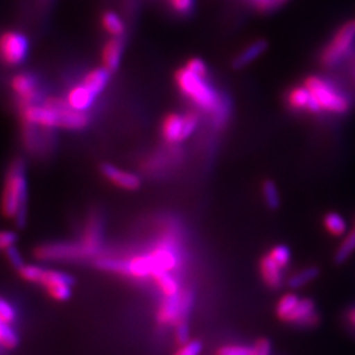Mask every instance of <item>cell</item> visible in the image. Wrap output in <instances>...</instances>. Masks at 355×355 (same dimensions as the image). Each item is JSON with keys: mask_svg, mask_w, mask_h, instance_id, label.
Wrapping results in <instances>:
<instances>
[{"mask_svg": "<svg viewBox=\"0 0 355 355\" xmlns=\"http://www.w3.org/2000/svg\"><path fill=\"white\" fill-rule=\"evenodd\" d=\"M300 297L295 293H286L284 296H282L278 304H277V318H279L280 321L286 322L287 318L293 312V309L296 308V305L299 304Z\"/></svg>", "mask_w": 355, "mask_h": 355, "instance_id": "cell-23", "label": "cell"}, {"mask_svg": "<svg viewBox=\"0 0 355 355\" xmlns=\"http://www.w3.org/2000/svg\"><path fill=\"white\" fill-rule=\"evenodd\" d=\"M96 99V95L91 92L82 82L73 86L67 91L64 102L67 103L73 110L79 112H87L89 108L94 105Z\"/></svg>", "mask_w": 355, "mask_h": 355, "instance_id": "cell-12", "label": "cell"}, {"mask_svg": "<svg viewBox=\"0 0 355 355\" xmlns=\"http://www.w3.org/2000/svg\"><path fill=\"white\" fill-rule=\"evenodd\" d=\"M175 340L179 346L190 341L189 321H179L175 325Z\"/></svg>", "mask_w": 355, "mask_h": 355, "instance_id": "cell-36", "label": "cell"}, {"mask_svg": "<svg viewBox=\"0 0 355 355\" xmlns=\"http://www.w3.org/2000/svg\"><path fill=\"white\" fill-rule=\"evenodd\" d=\"M268 48L266 40H257L252 42L248 48H245L241 53L236 55V58L232 62V67L234 70L245 69L248 64L254 62L257 58H259Z\"/></svg>", "mask_w": 355, "mask_h": 355, "instance_id": "cell-17", "label": "cell"}, {"mask_svg": "<svg viewBox=\"0 0 355 355\" xmlns=\"http://www.w3.org/2000/svg\"><path fill=\"white\" fill-rule=\"evenodd\" d=\"M282 268L288 266L290 261H291V252L287 246L284 245H278L275 248H272L268 254Z\"/></svg>", "mask_w": 355, "mask_h": 355, "instance_id": "cell-31", "label": "cell"}, {"mask_svg": "<svg viewBox=\"0 0 355 355\" xmlns=\"http://www.w3.org/2000/svg\"><path fill=\"white\" fill-rule=\"evenodd\" d=\"M175 82L179 89L204 111L214 112L218 108L220 99L215 89L204 80L203 76H196L189 69L183 67L178 70Z\"/></svg>", "mask_w": 355, "mask_h": 355, "instance_id": "cell-3", "label": "cell"}, {"mask_svg": "<svg viewBox=\"0 0 355 355\" xmlns=\"http://www.w3.org/2000/svg\"><path fill=\"white\" fill-rule=\"evenodd\" d=\"M3 350H4V347L0 345V355H1V353H3Z\"/></svg>", "mask_w": 355, "mask_h": 355, "instance_id": "cell-43", "label": "cell"}, {"mask_svg": "<svg viewBox=\"0 0 355 355\" xmlns=\"http://www.w3.org/2000/svg\"><path fill=\"white\" fill-rule=\"evenodd\" d=\"M355 252V229H353L343 240V243L340 245V248L337 249V252L334 254V262L336 265H343L345 263L352 254Z\"/></svg>", "mask_w": 355, "mask_h": 355, "instance_id": "cell-24", "label": "cell"}, {"mask_svg": "<svg viewBox=\"0 0 355 355\" xmlns=\"http://www.w3.org/2000/svg\"><path fill=\"white\" fill-rule=\"evenodd\" d=\"M101 171L103 177L121 190L135 191L140 189V178L132 171H128L112 164H104L101 167Z\"/></svg>", "mask_w": 355, "mask_h": 355, "instance_id": "cell-10", "label": "cell"}, {"mask_svg": "<svg viewBox=\"0 0 355 355\" xmlns=\"http://www.w3.org/2000/svg\"><path fill=\"white\" fill-rule=\"evenodd\" d=\"M288 104L297 111H308L311 114H318L321 111L316 98L305 86L291 89L288 94Z\"/></svg>", "mask_w": 355, "mask_h": 355, "instance_id": "cell-14", "label": "cell"}, {"mask_svg": "<svg viewBox=\"0 0 355 355\" xmlns=\"http://www.w3.org/2000/svg\"><path fill=\"white\" fill-rule=\"evenodd\" d=\"M152 279L155 282L164 296H174L180 293V286L171 271H157L153 274Z\"/></svg>", "mask_w": 355, "mask_h": 355, "instance_id": "cell-20", "label": "cell"}, {"mask_svg": "<svg viewBox=\"0 0 355 355\" xmlns=\"http://www.w3.org/2000/svg\"><path fill=\"white\" fill-rule=\"evenodd\" d=\"M282 270L283 268L270 255L262 257V259L259 262L261 277L265 282V284H267L271 290H279L280 287L283 286L284 278H283Z\"/></svg>", "mask_w": 355, "mask_h": 355, "instance_id": "cell-15", "label": "cell"}, {"mask_svg": "<svg viewBox=\"0 0 355 355\" xmlns=\"http://www.w3.org/2000/svg\"><path fill=\"white\" fill-rule=\"evenodd\" d=\"M29 51L28 38L20 33L10 31L0 36V60L8 66H19L26 61Z\"/></svg>", "mask_w": 355, "mask_h": 355, "instance_id": "cell-8", "label": "cell"}, {"mask_svg": "<svg viewBox=\"0 0 355 355\" xmlns=\"http://www.w3.org/2000/svg\"><path fill=\"white\" fill-rule=\"evenodd\" d=\"M203 352V343L199 340H190L179 346L174 355H200Z\"/></svg>", "mask_w": 355, "mask_h": 355, "instance_id": "cell-32", "label": "cell"}, {"mask_svg": "<svg viewBox=\"0 0 355 355\" xmlns=\"http://www.w3.org/2000/svg\"><path fill=\"white\" fill-rule=\"evenodd\" d=\"M35 254L41 261H82L95 257L82 242H57L38 246Z\"/></svg>", "mask_w": 355, "mask_h": 355, "instance_id": "cell-5", "label": "cell"}, {"mask_svg": "<svg viewBox=\"0 0 355 355\" xmlns=\"http://www.w3.org/2000/svg\"><path fill=\"white\" fill-rule=\"evenodd\" d=\"M318 275H320V268L318 267H306V268H303V270L295 272L291 278L287 280V284L292 290H297V288H302L306 284L312 283L313 280L318 279Z\"/></svg>", "mask_w": 355, "mask_h": 355, "instance_id": "cell-22", "label": "cell"}, {"mask_svg": "<svg viewBox=\"0 0 355 355\" xmlns=\"http://www.w3.org/2000/svg\"><path fill=\"white\" fill-rule=\"evenodd\" d=\"M217 355H253V346L242 345H227L218 349Z\"/></svg>", "mask_w": 355, "mask_h": 355, "instance_id": "cell-33", "label": "cell"}, {"mask_svg": "<svg viewBox=\"0 0 355 355\" xmlns=\"http://www.w3.org/2000/svg\"><path fill=\"white\" fill-rule=\"evenodd\" d=\"M354 21H355V20H354Z\"/></svg>", "mask_w": 355, "mask_h": 355, "instance_id": "cell-45", "label": "cell"}, {"mask_svg": "<svg viewBox=\"0 0 355 355\" xmlns=\"http://www.w3.org/2000/svg\"><path fill=\"white\" fill-rule=\"evenodd\" d=\"M44 267L36 266V265H23L17 270L20 278L23 280H26L28 283H40L41 277L44 274Z\"/></svg>", "mask_w": 355, "mask_h": 355, "instance_id": "cell-29", "label": "cell"}, {"mask_svg": "<svg viewBox=\"0 0 355 355\" xmlns=\"http://www.w3.org/2000/svg\"><path fill=\"white\" fill-rule=\"evenodd\" d=\"M19 343H20V337L12 329L11 324H7L0 318V345L7 350H13L19 346Z\"/></svg>", "mask_w": 355, "mask_h": 355, "instance_id": "cell-25", "label": "cell"}, {"mask_svg": "<svg viewBox=\"0 0 355 355\" xmlns=\"http://www.w3.org/2000/svg\"><path fill=\"white\" fill-rule=\"evenodd\" d=\"M318 321H320V316L316 312V304L309 297L300 299L299 304L296 305L293 312L286 320V322L302 327V328H315Z\"/></svg>", "mask_w": 355, "mask_h": 355, "instance_id": "cell-11", "label": "cell"}, {"mask_svg": "<svg viewBox=\"0 0 355 355\" xmlns=\"http://www.w3.org/2000/svg\"><path fill=\"white\" fill-rule=\"evenodd\" d=\"M173 8L179 13H189L193 8V0H171Z\"/></svg>", "mask_w": 355, "mask_h": 355, "instance_id": "cell-40", "label": "cell"}, {"mask_svg": "<svg viewBox=\"0 0 355 355\" xmlns=\"http://www.w3.org/2000/svg\"><path fill=\"white\" fill-rule=\"evenodd\" d=\"M179 320H180V293L174 296H165L157 311V322L164 327H170V325H177Z\"/></svg>", "mask_w": 355, "mask_h": 355, "instance_id": "cell-13", "label": "cell"}, {"mask_svg": "<svg viewBox=\"0 0 355 355\" xmlns=\"http://www.w3.org/2000/svg\"><path fill=\"white\" fill-rule=\"evenodd\" d=\"M26 195H28V182H26V165L21 159H15L8 167L4 177L1 198H0L1 215L21 225L26 221Z\"/></svg>", "mask_w": 355, "mask_h": 355, "instance_id": "cell-2", "label": "cell"}, {"mask_svg": "<svg viewBox=\"0 0 355 355\" xmlns=\"http://www.w3.org/2000/svg\"><path fill=\"white\" fill-rule=\"evenodd\" d=\"M262 195L270 209H278L280 207V195L277 184L272 180H265L262 184Z\"/></svg>", "mask_w": 355, "mask_h": 355, "instance_id": "cell-28", "label": "cell"}, {"mask_svg": "<svg viewBox=\"0 0 355 355\" xmlns=\"http://www.w3.org/2000/svg\"><path fill=\"white\" fill-rule=\"evenodd\" d=\"M11 89L19 107L41 102V89L36 76L31 73H20L13 76Z\"/></svg>", "mask_w": 355, "mask_h": 355, "instance_id": "cell-9", "label": "cell"}, {"mask_svg": "<svg viewBox=\"0 0 355 355\" xmlns=\"http://www.w3.org/2000/svg\"><path fill=\"white\" fill-rule=\"evenodd\" d=\"M20 108V117L26 127H35L44 130L57 128L79 130L87 127V112L73 110L64 99L49 98L41 102L29 104Z\"/></svg>", "mask_w": 355, "mask_h": 355, "instance_id": "cell-1", "label": "cell"}, {"mask_svg": "<svg viewBox=\"0 0 355 355\" xmlns=\"http://www.w3.org/2000/svg\"><path fill=\"white\" fill-rule=\"evenodd\" d=\"M16 311L10 302H7L4 297H0V318L6 321L7 324H11L16 321Z\"/></svg>", "mask_w": 355, "mask_h": 355, "instance_id": "cell-34", "label": "cell"}, {"mask_svg": "<svg viewBox=\"0 0 355 355\" xmlns=\"http://www.w3.org/2000/svg\"><path fill=\"white\" fill-rule=\"evenodd\" d=\"M347 321L353 325V327H355V308H352L349 312H347Z\"/></svg>", "mask_w": 355, "mask_h": 355, "instance_id": "cell-42", "label": "cell"}, {"mask_svg": "<svg viewBox=\"0 0 355 355\" xmlns=\"http://www.w3.org/2000/svg\"><path fill=\"white\" fill-rule=\"evenodd\" d=\"M254 4L261 10V11H271L274 10L282 0H253Z\"/></svg>", "mask_w": 355, "mask_h": 355, "instance_id": "cell-41", "label": "cell"}, {"mask_svg": "<svg viewBox=\"0 0 355 355\" xmlns=\"http://www.w3.org/2000/svg\"><path fill=\"white\" fill-rule=\"evenodd\" d=\"M103 240V229L102 223L98 217H91L85 228L83 236L80 242L89 249L91 253L94 254L95 257H98L99 250L102 248Z\"/></svg>", "mask_w": 355, "mask_h": 355, "instance_id": "cell-16", "label": "cell"}, {"mask_svg": "<svg viewBox=\"0 0 355 355\" xmlns=\"http://www.w3.org/2000/svg\"><path fill=\"white\" fill-rule=\"evenodd\" d=\"M103 26L104 29L112 35L114 37H120L123 36L124 31H125V26H124V21L121 20V17L119 15H116L114 12L104 13L103 16Z\"/></svg>", "mask_w": 355, "mask_h": 355, "instance_id": "cell-26", "label": "cell"}, {"mask_svg": "<svg viewBox=\"0 0 355 355\" xmlns=\"http://www.w3.org/2000/svg\"><path fill=\"white\" fill-rule=\"evenodd\" d=\"M6 254H7V258H8L10 263H11L16 270H19L20 267L24 265V261H23L21 254H20V252H19L15 246H12L11 249H8V250L6 252Z\"/></svg>", "mask_w": 355, "mask_h": 355, "instance_id": "cell-39", "label": "cell"}, {"mask_svg": "<svg viewBox=\"0 0 355 355\" xmlns=\"http://www.w3.org/2000/svg\"><path fill=\"white\" fill-rule=\"evenodd\" d=\"M110 76H111V73L107 69H104L103 66L96 67V69L89 70V73L82 79V83L98 96L107 87V85L110 82Z\"/></svg>", "mask_w": 355, "mask_h": 355, "instance_id": "cell-19", "label": "cell"}, {"mask_svg": "<svg viewBox=\"0 0 355 355\" xmlns=\"http://www.w3.org/2000/svg\"><path fill=\"white\" fill-rule=\"evenodd\" d=\"M184 67L189 69L196 76H203V78L207 76V64H204V61H202L200 58H192L186 64Z\"/></svg>", "mask_w": 355, "mask_h": 355, "instance_id": "cell-37", "label": "cell"}, {"mask_svg": "<svg viewBox=\"0 0 355 355\" xmlns=\"http://www.w3.org/2000/svg\"><path fill=\"white\" fill-rule=\"evenodd\" d=\"M304 86L313 94L321 110L333 114H345L349 111L347 99L333 87H330L325 80L318 76H309L305 79Z\"/></svg>", "mask_w": 355, "mask_h": 355, "instance_id": "cell-4", "label": "cell"}, {"mask_svg": "<svg viewBox=\"0 0 355 355\" xmlns=\"http://www.w3.org/2000/svg\"><path fill=\"white\" fill-rule=\"evenodd\" d=\"M17 241V234L12 230H0V252H7L15 246Z\"/></svg>", "mask_w": 355, "mask_h": 355, "instance_id": "cell-35", "label": "cell"}, {"mask_svg": "<svg viewBox=\"0 0 355 355\" xmlns=\"http://www.w3.org/2000/svg\"><path fill=\"white\" fill-rule=\"evenodd\" d=\"M123 55V42L119 37L110 40L102 51V64L104 69L110 73H114L119 69V64Z\"/></svg>", "mask_w": 355, "mask_h": 355, "instance_id": "cell-18", "label": "cell"}, {"mask_svg": "<svg viewBox=\"0 0 355 355\" xmlns=\"http://www.w3.org/2000/svg\"><path fill=\"white\" fill-rule=\"evenodd\" d=\"M354 41L355 21H349L337 31L328 46L321 53V64L327 67L338 64L347 54V51H350Z\"/></svg>", "mask_w": 355, "mask_h": 355, "instance_id": "cell-6", "label": "cell"}, {"mask_svg": "<svg viewBox=\"0 0 355 355\" xmlns=\"http://www.w3.org/2000/svg\"><path fill=\"white\" fill-rule=\"evenodd\" d=\"M198 123L199 120L195 114H167L161 128L162 137L168 144L187 140L198 128Z\"/></svg>", "mask_w": 355, "mask_h": 355, "instance_id": "cell-7", "label": "cell"}, {"mask_svg": "<svg viewBox=\"0 0 355 355\" xmlns=\"http://www.w3.org/2000/svg\"><path fill=\"white\" fill-rule=\"evenodd\" d=\"M271 343L267 338L258 340L253 346V355H271Z\"/></svg>", "mask_w": 355, "mask_h": 355, "instance_id": "cell-38", "label": "cell"}, {"mask_svg": "<svg viewBox=\"0 0 355 355\" xmlns=\"http://www.w3.org/2000/svg\"><path fill=\"white\" fill-rule=\"evenodd\" d=\"M282 1H284V0H282Z\"/></svg>", "mask_w": 355, "mask_h": 355, "instance_id": "cell-44", "label": "cell"}, {"mask_svg": "<svg viewBox=\"0 0 355 355\" xmlns=\"http://www.w3.org/2000/svg\"><path fill=\"white\" fill-rule=\"evenodd\" d=\"M40 286H42L45 290H49L57 286H62V284H70L74 286V279L71 275L62 272V271H57V270H44V274L41 277V280L38 283Z\"/></svg>", "mask_w": 355, "mask_h": 355, "instance_id": "cell-21", "label": "cell"}, {"mask_svg": "<svg viewBox=\"0 0 355 355\" xmlns=\"http://www.w3.org/2000/svg\"><path fill=\"white\" fill-rule=\"evenodd\" d=\"M193 292L190 288L182 290L180 292V320L179 321H189L192 306H193Z\"/></svg>", "mask_w": 355, "mask_h": 355, "instance_id": "cell-30", "label": "cell"}, {"mask_svg": "<svg viewBox=\"0 0 355 355\" xmlns=\"http://www.w3.org/2000/svg\"><path fill=\"white\" fill-rule=\"evenodd\" d=\"M324 225L327 230L336 237H340L345 234V232L347 229V224L343 216L334 214V212H330L324 217Z\"/></svg>", "mask_w": 355, "mask_h": 355, "instance_id": "cell-27", "label": "cell"}]
</instances>
